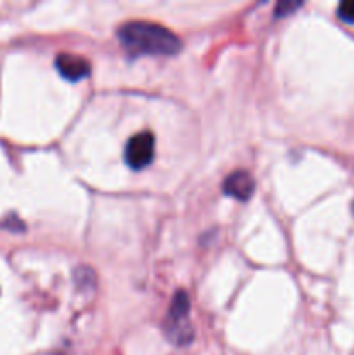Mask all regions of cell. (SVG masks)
<instances>
[{"label":"cell","mask_w":354,"mask_h":355,"mask_svg":"<svg viewBox=\"0 0 354 355\" xmlns=\"http://www.w3.org/2000/svg\"><path fill=\"white\" fill-rule=\"evenodd\" d=\"M222 189L228 196L235 198V200L246 201L252 198L253 191H255V180L246 170H235L226 177Z\"/></svg>","instance_id":"5"},{"label":"cell","mask_w":354,"mask_h":355,"mask_svg":"<svg viewBox=\"0 0 354 355\" xmlns=\"http://www.w3.org/2000/svg\"><path fill=\"white\" fill-rule=\"evenodd\" d=\"M301 7V2H280L276 6V16L281 17V16H287V14H290L292 10L298 9Z\"/></svg>","instance_id":"7"},{"label":"cell","mask_w":354,"mask_h":355,"mask_svg":"<svg viewBox=\"0 0 354 355\" xmlns=\"http://www.w3.org/2000/svg\"><path fill=\"white\" fill-rule=\"evenodd\" d=\"M353 208H354V205H353Z\"/></svg>","instance_id":"8"},{"label":"cell","mask_w":354,"mask_h":355,"mask_svg":"<svg viewBox=\"0 0 354 355\" xmlns=\"http://www.w3.org/2000/svg\"><path fill=\"white\" fill-rule=\"evenodd\" d=\"M187 314H189L187 295L184 291H177L165 319V333L170 342L176 345H187L193 342V326L187 321Z\"/></svg>","instance_id":"2"},{"label":"cell","mask_w":354,"mask_h":355,"mask_svg":"<svg viewBox=\"0 0 354 355\" xmlns=\"http://www.w3.org/2000/svg\"><path fill=\"white\" fill-rule=\"evenodd\" d=\"M56 69L62 78L69 80V82H78V80L87 78L90 75V62L89 59L82 58L76 54H58L56 58Z\"/></svg>","instance_id":"4"},{"label":"cell","mask_w":354,"mask_h":355,"mask_svg":"<svg viewBox=\"0 0 354 355\" xmlns=\"http://www.w3.org/2000/svg\"><path fill=\"white\" fill-rule=\"evenodd\" d=\"M337 14L342 21L354 24V0H346V2L340 3Z\"/></svg>","instance_id":"6"},{"label":"cell","mask_w":354,"mask_h":355,"mask_svg":"<svg viewBox=\"0 0 354 355\" xmlns=\"http://www.w3.org/2000/svg\"><path fill=\"white\" fill-rule=\"evenodd\" d=\"M155 158V135L148 130L132 135L125 146V163L132 170H142Z\"/></svg>","instance_id":"3"},{"label":"cell","mask_w":354,"mask_h":355,"mask_svg":"<svg viewBox=\"0 0 354 355\" xmlns=\"http://www.w3.org/2000/svg\"><path fill=\"white\" fill-rule=\"evenodd\" d=\"M120 44L134 55H176L183 42L169 28L148 21H132L118 28Z\"/></svg>","instance_id":"1"}]
</instances>
